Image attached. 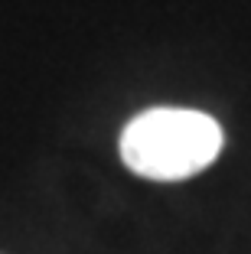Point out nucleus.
I'll use <instances>...</instances> for the list:
<instances>
[{
    "label": "nucleus",
    "instance_id": "nucleus-1",
    "mask_svg": "<svg viewBox=\"0 0 251 254\" xmlns=\"http://www.w3.org/2000/svg\"><path fill=\"white\" fill-rule=\"evenodd\" d=\"M219 121L192 108H150L121 134V160L131 173L157 183L189 180L222 153Z\"/></svg>",
    "mask_w": 251,
    "mask_h": 254
}]
</instances>
